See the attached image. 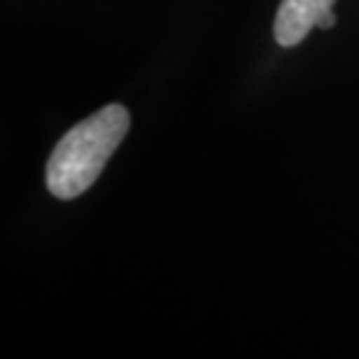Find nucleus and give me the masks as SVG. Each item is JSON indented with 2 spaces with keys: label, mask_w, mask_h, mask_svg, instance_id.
<instances>
[{
  "label": "nucleus",
  "mask_w": 359,
  "mask_h": 359,
  "mask_svg": "<svg viewBox=\"0 0 359 359\" xmlns=\"http://www.w3.org/2000/svg\"><path fill=\"white\" fill-rule=\"evenodd\" d=\"M332 5L334 0H283L273 24V38L280 47H297L332 12Z\"/></svg>",
  "instance_id": "nucleus-2"
},
{
  "label": "nucleus",
  "mask_w": 359,
  "mask_h": 359,
  "mask_svg": "<svg viewBox=\"0 0 359 359\" xmlns=\"http://www.w3.org/2000/svg\"><path fill=\"white\" fill-rule=\"evenodd\" d=\"M131 128V114L124 105L110 103L82 119L59 140L45 168L47 189L54 198L73 201L91 189L105 163L117 152Z\"/></svg>",
  "instance_id": "nucleus-1"
},
{
  "label": "nucleus",
  "mask_w": 359,
  "mask_h": 359,
  "mask_svg": "<svg viewBox=\"0 0 359 359\" xmlns=\"http://www.w3.org/2000/svg\"><path fill=\"white\" fill-rule=\"evenodd\" d=\"M334 24H336V14L334 12H327L325 17H322L320 21H318V28H334Z\"/></svg>",
  "instance_id": "nucleus-3"
}]
</instances>
